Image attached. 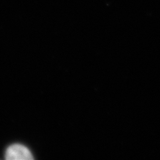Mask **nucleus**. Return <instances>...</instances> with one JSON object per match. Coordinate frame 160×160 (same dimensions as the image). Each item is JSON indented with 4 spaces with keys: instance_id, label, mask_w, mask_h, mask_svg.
<instances>
[{
    "instance_id": "obj_1",
    "label": "nucleus",
    "mask_w": 160,
    "mask_h": 160,
    "mask_svg": "<svg viewBox=\"0 0 160 160\" xmlns=\"http://www.w3.org/2000/svg\"><path fill=\"white\" fill-rule=\"evenodd\" d=\"M6 159L8 160H30L33 156L29 150L21 144H13L6 150Z\"/></svg>"
}]
</instances>
